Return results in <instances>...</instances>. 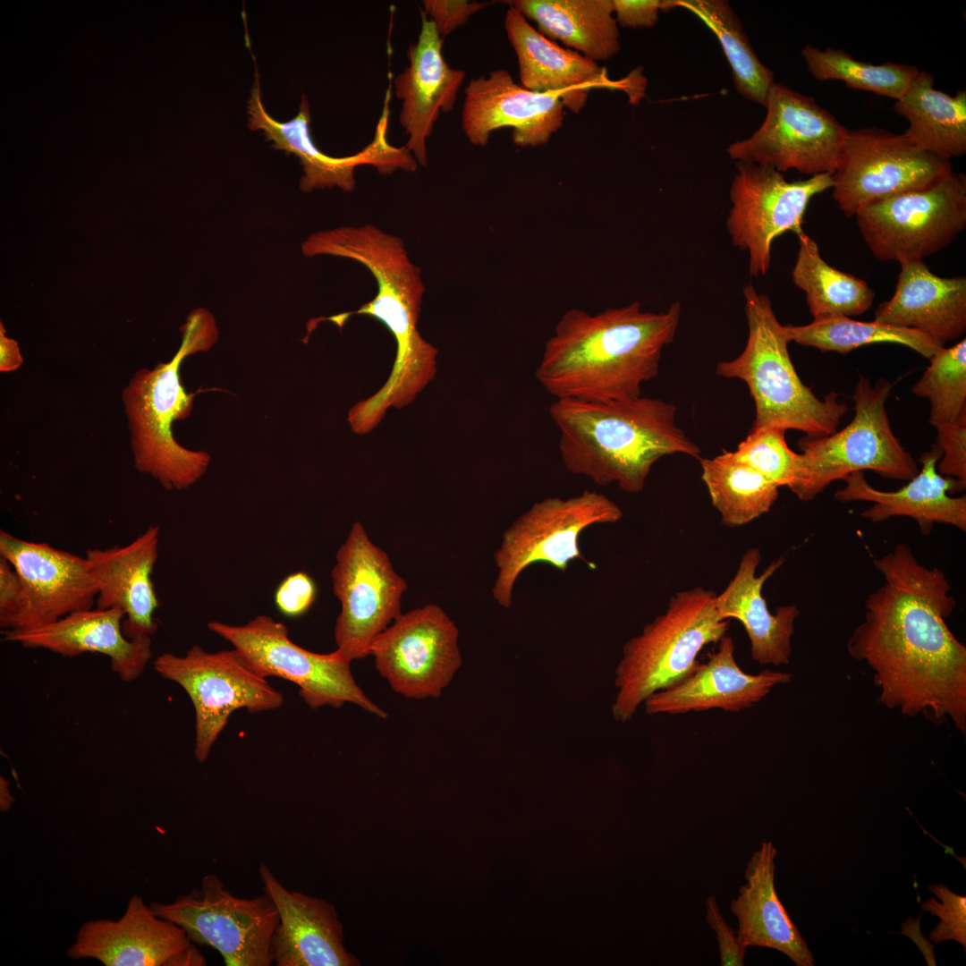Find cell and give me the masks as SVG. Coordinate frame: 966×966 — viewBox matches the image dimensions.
<instances>
[{
	"label": "cell",
	"mask_w": 966,
	"mask_h": 966,
	"mask_svg": "<svg viewBox=\"0 0 966 966\" xmlns=\"http://www.w3.org/2000/svg\"><path fill=\"white\" fill-rule=\"evenodd\" d=\"M874 564L885 581L865 601L849 655L873 670L883 706L936 724L952 722L964 735L966 647L945 622L956 605L949 580L902 543Z\"/></svg>",
	"instance_id": "6da1fadb"
},
{
	"label": "cell",
	"mask_w": 966,
	"mask_h": 966,
	"mask_svg": "<svg viewBox=\"0 0 966 966\" xmlns=\"http://www.w3.org/2000/svg\"><path fill=\"white\" fill-rule=\"evenodd\" d=\"M681 314L680 301L658 313L642 310L639 301L595 315L572 309L546 343L536 378L556 399L640 397L642 384L659 373Z\"/></svg>",
	"instance_id": "7a4b0ae2"
},
{
	"label": "cell",
	"mask_w": 966,
	"mask_h": 966,
	"mask_svg": "<svg viewBox=\"0 0 966 966\" xmlns=\"http://www.w3.org/2000/svg\"><path fill=\"white\" fill-rule=\"evenodd\" d=\"M301 250L307 257L329 255L353 259L366 267L377 281V292L371 301L356 311L327 318L342 327L352 315L370 316L386 326L396 343L395 360L385 385L348 414L352 431L369 433L390 407L400 409L411 403L436 372L437 350L417 328L425 291L420 269L411 262L399 237L372 225L312 233Z\"/></svg>",
	"instance_id": "3957f363"
},
{
	"label": "cell",
	"mask_w": 966,
	"mask_h": 966,
	"mask_svg": "<svg viewBox=\"0 0 966 966\" xmlns=\"http://www.w3.org/2000/svg\"><path fill=\"white\" fill-rule=\"evenodd\" d=\"M676 407L658 398L623 401L556 399L549 414L560 431L564 467L598 485L640 492L665 455L700 459V448L676 424Z\"/></svg>",
	"instance_id": "277c9868"
},
{
	"label": "cell",
	"mask_w": 966,
	"mask_h": 966,
	"mask_svg": "<svg viewBox=\"0 0 966 966\" xmlns=\"http://www.w3.org/2000/svg\"><path fill=\"white\" fill-rule=\"evenodd\" d=\"M182 332L181 345L172 360L152 369L137 370L122 394L134 467L166 490L190 487L202 478L211 461L208 453L179 445L172 424L191 415L196 395L181 383V364L187 356L209 350L218 339V330L212 314L199 309L190 314Z\"/></svg>",
	"instance_id": "5b68a950"
},
{
	"label": "cell",
	"mask_w": 966,
	"mask_h": 966,
	"mask_svg": "<svg viewBox=\"0 0 966 966\" xmlns=\"http://www.w3.org/2000/svg\"><path fill=\"white\" fill-rule=\"evenodd\" d=\"M749 335L742 352L716 364V374L742 380L754 401L756 417L750 429L776 427L828 436L837 430L850 408L830 392L818 398L801 380L791 360L790 343L776 318L770 299L751 284L742 289Z\"/></svg>",
	"instance_id": "8992f818"
},
{
	"label": "cell",
	"mask_w": 966,
	"mask_h": 966,
	"mask_svg": "<svg viewBox=\"0 0 966 966\" xmlns=\"http://www.w3.org/2000/svg\"><path fill=\"white\" fill-rule=\"evenodd\" d=\"M716 595L701 587L677 592L663 614L626 641L614 670L616 721L631 720L648 698L683 681L700 664L699 652L725 635L728 620L720 616Z\"/></svg>",
	"instance_id": "52a82bcc"
},
{
	"label": "cell",
	"mask_w": 966,
	"mask_h": 966,
	"mask_svg": "<svg viewBox=\"0 0 966 966\" xmlns=\"http://www.w3.org/2000/svg\"><path fill=\"white\" fill-rule=\"evenodd\" d=\"M893 385L879 378L872 386L860 375L852 400L855 414L839 431L798 441L794 481L788 488L801 501L813 500L830 483L869 470L890 479L909 481L919 472L917 462L893 432L886 402Z\"/></svg>",
	"instance_id": "ba28073f"
},
{
	"label": "cell",
	"mask_w": 966,
	"mask_h": 966,
	"mask_svg": "<svg viewBox=\"0 0 966 966\" xmlns=\"http://www.w3.org/2000/svg\"><path fill=\"white\" fill-rule=\"evenodd\" d=\"M208 628L232 644L243 663L260 677L275 676L295 683L312 709L352 703L381 718L386 713L357 684L351 661L337 649L327 654L302 648L289 638L288 628L267 614L241 625L218 621Z\"/></svg>",
	"instance_id": "9c48e42d"
},
{
	"label": "cell",
	"mask_w": 966,
	"mask_h": 966,
	"mask_svg": "<svg viewBox=\"0 0 966 966\" xmlns=\"http://www.w3.org/2000/svg\"><path fill=\"white\" fill-rule=\"evenodd\" d=\"M623 516L614 501L596 491L534 503L504 530L494 554L498 573L493 597L509 608L518 577L535 563H547L564 572L571 561L588 562L579 546L581 532L594 524L615 523Z\"/></svg>",
	"instance_id": "30bf717a"
},
{
	"label": "cell",
	"mask_w": 966,
	"mask_h": 966,
	"mask_svg": "<svg viewBox=\"0 0 966 966\" xmlns=\"http://www.w3.org/2000/svg\"><path fill=\"white\" fill-rule=\"evenodd\" d=\"M855 217L879 260H923L965 229L966 176L952 171L929 186L869 205Z\"/></svg>",
	"instance_id": "8fae6325"
},
{
	"label": "cell",
	"mask_w": 966,
	"mask_h": 966,
	"mask_svg": "<svg viewBox=\"0 0 966 966\" xmlns=\"http://www.w3.org/2000/svg\"><path fill=\"white\" fill-rule=\"evenodd\" d=\"M161 918L182 928L191 942L216 949L227 966H270L272 940L279 918L264 893L251 898L233 894L216 874L205 875L199 888L173 902H151Z\"/></svg>",
	"instance_id": "7c38bea8"
},
{
	"label": "cell",
	"mask_w": 966,
	"mask_h": 966,
	"mask_svg": "<svg viewBox=\"0 0 966 966\" xmlns=\"http://www.w3.org/2000/svg\"><path fill=\"white\" fill-rule=\"evenodd\" d=\"M154 669L178 683L189 695L195 711L196 759L207 760L229 716L239 708L250 713L280 708L283 695L253 673L234 650L208 652L192 646L184 656L164 653Z\"/></svg>",
	"instance_id": "4fadbf2b"
},
{
	"label": "cell",
	"mask_w": 966,
	"mask_h": 966,
	"mask_svg": "<svg viewBox=\"0 0 966 966\" xmlns=\"http://www.w3.org/2000/svg\"><path fill=\"white\" fill-rule=\"evenodd\" d=\"M331 577L341 604L334 630L336 649L351 662L362 659L375 638L402 614L407 583L360 521L338 548Z\"/></svg>",
	"instance_id": "5bb4252c"
},
{
	"label": "cell",
	"mask_w": 966,
	"mask_h": 966,
	"mask_svg": "<svg viewBox=\"0 0 966 966\" xmlns=\"http://www.w3.org/2000/svg\"><path fill=\"white\" fill-rule=\"evenodd\" d=\"M760 127L748 139L727 148L731 158L794 169L810 176L833 174L849 130L811 97L775 83Z\"/></svg>",
	"instance_id": "9a60e30c"
},
{
	"label": "cell",
	"mask_w": 966,
	"mask_h": 966,
	"mask_svg": "<svg viewBox=\"0 0 966 966\" xmlns=\"http://www.w3.org/2000/svg\"><path fill=\"white\" fill-rule=\"evenodd\" d=\"M950 160L919 148L902 133L849 130L832 174L833 197L847 217L855 216L869 205L937 182L953 171Z\"/></svg>",
	"instance_id": "2e32d148"
},
{
	"label": "cell",
	"mask_w": 966,
	"mask_h": 966,
	"mask_svg": "<svg viewBox=\"0 0 966 966\" xmlns=\"http://www.w3.org/2000/svg\"><path fill=\"white\" fill-rule=\"evenodd\" d=\"M730 188L726 227L734 246L749 253L752 276L767 275L774 240L786 232L802 234L810 199L833 186L832 174L789 182L773 167L738 161Z\"/></svg>",
	"instance_id": "e0dca14e"
},
{
	"label": "cell",
	"mask_w": 966,
	"mask_h": 966,
	"mask_svg": "<svg viewBox=\"0 0 966 966\" xmlns=\"http://www.w3.org/2000/svg\"><path fill=\"white\" fill-rule=\"evenodd\" d=\"M459 630L436 605L402 614L373 640L369 655L391 688L409 699L437 698L462 665Z\"/></svg>",
	"instance_id": "ac0fdd59"
},
{
	"label": "cell",
	"mask_w": 966,
	"mask_h": 966,
	"mask_svg": "<svg viewBox=\"0 0 966 966\" xmlns=\"http://www.w3.org/2000/svg\"><path fill=\"white\" fill-rule=\"evenodd\" d=\"M388 113V106L385 105L374 139L362 150L352 156L332 157L322 152L311 137L306 96L301 97L299 112L293 118L287 122L275 120L263 106L259 74L256 70L248 101V127L263 131L267 140L273 141V148L300 158L304 172L300 187L303 191L334 186L351 191L355 186L354 169L361 165H371L381 174H390L397 169L416 170L417 162L409 149L394 147L387 140Z\"/></svg>",
	"instance_id": "d6986e66"
},
{
	"label": "cell",
	"mask_w": 966,
	"mask_h": 966,
	"mask_svg": "<svg viewBox=\"0 0 966 966\" xmlns=\"http://www.w3.org/2000/svg\"><path fill=\"white\" fill-rule=\"evenodd\" d=\"M0 555L16 570L23 599L12 629L32 631L95 607L97 587L86 557L0 530Z\"/></svg>",
	"instance_id": "ffe728a7"
},
{
	"label": "cell",
	"mask_w": 966,
	"mask_h": 966,
	"mask_svg": "<svg viewBox=\"0 0 966 966\" xmlns=\"http://www.w3.org/2000/svg\"><path fill=\"white\" fill-rule=\"evenodd\" d=\"M74 960L106 966H202L207 962L182 928L132 895L117 920L93 919L79 928L67 951Z\"/></svg>",
	"instance_id": "44dd1931"
},
{
	"label": "cell",
	"mask_w": 966,
	"mask_h": 966,
	"mask_svg": "<svg viewBox=\"0 0 966 966\" xmlns=\"http://www.w3.org/2000/svg\"><path fill=\"white\" fill-rule=\"evenodd\" d=\"M562 95L538 93L515 83L504 69L471 80L465 88L462 126L474 146L487 145L493 131L513 128V141L521 148L549 141L563 125Z\"/></svg>",
	"instance_id": "7402d4cb"
},
{
	"label": "cell",
	"mask_w": 966,
	"mask_h": 966,
	"mask_svg": "<svg viewBox=\"0 0 966 966\" xmlns=\"http://www.w3.org/2000/svg\"><path fill=\"white\" fill-rule=\"evenodd\" d=\"M420 17L418 39L407 50L409 64L394 78V86L402 100L399 122L408 137L405 147L416 162L426 165V140L440 113L453 109L465 72L447 64L442 52L444 38L422 10Z\"/></svg>",
	"instance_id": "603a6c76"
},
{
	"label": "cell",
	"mask_w": 966,
	"mask_h": 966,
	"mask_svg": "<svg viewBox=\"0 0 966 966\" xmlns=\"http://www.w3.org/2000/svg\"><path fill=\"white\" fill-rule=\"evenodd\" d=\"M265 893L279 921L272 940L277 966H353L359 960L343 945V928L333 904L287 889L264 863L258 868Z\"/></svg>",
	"instance_id": "cb8c5ba5"
},
{
	"label": "cell",
	"mask_w": 966,
	"mask_h": 966,
	"mask_svg": "<svg viewBox=\"0 0 966 966\" xmlns=\"http://www.w3.org/2000/svg\"><path fill=\"white\" fill-rule=\"evenodd\" d=\"M942 451L934 443L919 458L921 470L897 491H882L873 487L865 479L864 471H856L843 478L845 486L834 496L841 503L868 501L873 504L860 515L871 522H880L890 517L908 516L918 523L920 531L928 535L934 523H945L966 530V496H951L962 491L966 482L940 475L936 470Z\"/></svg>",
	"instance_id": "d4e9b609"
},
{
	"label": "cell",
	"mask_w": 966,
	"mask_h": 966,
	"mask_svg": "<svg viewBox=\"0 0 966 966\" xmlns=\"http://www.w3.org/2000/svg\"><path fill=\"white\" fill-rule=\"evenodd\" d=\"M159 533V527L153 525L124 547L86 551L97 587L95 607L123 610V631L130 640L152 637L157 631L154 614L158 599L152 573Z\"/></svg>",
	"instance_id": "484cf974"
},
{
	"label": "cell",
	"mask_w": 966,
	"mask_h": 966,
	"mask_svg": "<svg viewBox=\"0 0 966 966\" xmlns=\"http://www.w3.org/2000/svg\"><path fill=\"white\" fill-rule=\"evenodd\" d=\"M792 680L789 673L764 670L757 674L743 672L734 657V644L724 635L706 663L683 681L657 691L643 703L648 715H679L720 708L740 712L766 698L771 690Z\"/></svg>",
	"instance_id": "4316f807"
},
{
	"label": "cell",
	"mask_w": 966,
	"mask_h": 966,
	"mask_svg": "<svg viewBox=\"0 0 966 966\" xmlns=\"http://www.w3.org/2000/svg\"><path fill=\"white\" fill-rule=\"evenodd\" d=\"M124 616L119 608L93 607L32 631L3 634V640L65 657L102 654L109 658L112 670L123 682H131L140 677L152 657V640L128 639L123 631Z\"/></svg>",
	"instance_id": "83f0119b"
},
{
	"label": "cell",
	"mask_w": 966,
	"mask_h": 966,
	"mask_svg": "<svg viewBox=\"0 0 966 966\" xmlns=\"http://www.w3.org/2000/svg\"><path fill=\"white\" fill-rule=\"evenodd\" d=\"M504 28L517 55L520 80L525 89L538 93H559L564 106L579 113L591 89L614 85L606 69L597 62L551 41L511 5L505 14Z\"/></svg>",
	"instance_id": "f1b7e54d"
},
{
	"label": "cell",
	"mask_w": 966,
	"mask_h": 966,
	"mask_svg": "<svg viewBox=\"0 0 966 966\" xmlns=\"http://www.w3.org/2000/svg\"><path fill=\"white\" fill-rule=\"evenodd\" d=\"M894 295L875 312L878 322L919 331L941 345L966 330V277H942L923 260L900 263Z\"/></svg>",
	"instance_id": "f546056e"
},
{
	"label": "cell",
	"mask_w": 966,
	"mask_h": 966,
	"mask_svg": "<svg viewBox=\"0 0 966 966\" xmlns=\"http://www.w3.org/2000/svg\"><path fill=\"white\" fill-rule=\"evenodd\" d=\"M775 856L773 843L765 841L746 865V881L730 904L738 922L737 939L745 948L760 946L777 950L796 966H814L811 951L776 894Z\"/></svg>",
	"instance_id": "4dcf8cb0"
},
{
	"label": "cell",
	"mask_w": 966,
	"mask_h": 966,
	"mask_svg": "<svg viewBox=\"0 0 966 966\" xmlns=\"http://www.w3.org/2000/svg\"><path fill=\"white\" fill-rule=\"evenodd\" d=\"M761 555L750 548L741 559L738 570L726 588L716 595V606L720 616L738 620L744 627L750 642L753 660L761 665H787L792 655V637L799 609L793 605L783 606L772 614L762 595L763 585L783 564L779 558L758 576L756 575Z\"/></svg>",
	"instance_id": "1f68e13d"
},
{
	"label": "cell",
	"mask_w": 966,
	"mask_h": 966,
	"mask_svg": "<svg viewBox=\"0 0 966 966\" xmlns=\"http://www.w3.org/2000/svg\"><path fill=\"white\" fill-rule=\"evenodd\" d=\"M538 25V30L597 62L621 49L612 0L505 1Z\"/></svg>",
	"instance_id": "d6a6232c"
},
{
	"label": "cell",
	"mask_w": 966,
	"mask_h": 966,
	"mask_svg": "<svg viewBox=\"0 0 966 966\" xmlns=\"http://www.w3.org/2000/svg\"><path fill=\"white\" fill-rule=\"evenodd\" d=\"M894 111L909 127L903 136L919 148L951 159L966 153V90L953 96L935 88L934 77L920 71Z\"/></svg>",
	"instance_id": "836d02e7"
},
{
	"label": "cell",
	"mask_w": 966,
	"mask_h": 966,
	"mask_svg": "<svg viewBox=\"0 0 966 966\" xmlns=\"http://www.w3.org/2000/svg\"><path fill=\"white\" fill-rule=\"evenodd\" d=\"M799 250L792 269L794 284L802 290L813 319L859 316L872 305L875 292L862 279L830 266L814 239L798 236Z\"/></svg>",
	"instance_id": "e575fe53"
},
{
	"label": "cell",
	"mask_w": 966,
	"mask_h": 966,
	"mask_svg": "<svg viewBox=\"0 0 966 966\" xmlns=\"http://www.w3.org/2000/svg\"><path fill=\"white\" fill-rule=\"evenodd\" d=\"M684 8L715 34L731 66L736 90L745 98L766 106L775 83L773 72L752 48L741 20L724 0H665L664 12Z\"/></svg>",
	"instance_id": "d590c367"
},
{
	"label": "cell",
	"mask_w": 966,
	"mask_h": 966,
	"mask_svg": "<svg viewBox=\"0 0 966 966\" xmlns=\"http://www.w3.org/2000/svg\"><path fill=\"white\" fill-rule=\"evenodd\" d=\"M699 461L702 480L724 525L747 524L767 513L778 498L779 487L733 452L724 450Z\"/></svg>",
	"instance_id": "8d00e7d4"
},
{
	"label": "cell",
	"mask_w": 966,
	"mask_h": 966,
	"mask_svg": "<svg viewBox=\"0 0 966 966\" xmlns=\"http://www.w3.org/2000/svg\"><path fill=\"white\" fill-rule=\"evenodd\" d=\"M789 342L817 348L822 352L847 354L864 345L897 343L907 346L930 359L945 346L928 335L910 328L873 321H858L836 316L813 321L804 326H784Z\"/></svg>",
	"instance_id": "74e56055"
},
{
	"label": "cell",
	"mask_w": 966,
	"mask_h": 966,
	"mask_svg": "<svg viewBox=\"0 0 966 966\" xmlns=\"http://www.w3.org/2000/svg\"><path fill=\"white\" fill-rule=\"evenodd\" d=\"M801 55L808 71L818 80H841L851 89L898 100L919 72L915 66L894 62L873 64L852 57L843 49L821 50L805 46Z\"/></svg>",
	"instance_id": "f35d334b"
},
{
	"label": "cell",
	"mask_w": 966,
	"mask_h": 966,
	"mask_svg": "<svg viewBox=\"0 0 966 966\" xmlns=\"http://www.w3.org/2000/svg\"><path fill=\"white\" fill-rule=\"evenodd\" d=\"M911 391L929 400L931 425H966L965 338L934 354Z\"/></svg>",
	"instance_id": "ab89813d"
},
{
	"label": "cell",
	"mask_w": 966,
	"mask_h": 966,
	"mask_svg": "<svg viewBox=\"0 0 966 966\" xmlns=\"http://www.w3.org/2000/svg\"><path fill=\"white\" fill-rule=\"evenodd\" d=\"M785 429L766 427L750 429L737 445L734 454L778 487L795 479L799 453L785 440Z\"/></svg>",
	"instance_id": "60d3db41"
},
{
	"label": "cell",
	"mask_w": 966,
	"mask_h": 966,
	"mask_svg": "<svg viewBox=\"0 0 966 966\" xmlns=\"http://www.w3.org/2000/svg\"><path fill=\"white\" fill-rule=\"evenodd\" d=\"M929 892L939 898H930L922 902L925 911L939 918L940 921L931 930L929 939L935 944L953 940L966 949V896L960 895L943 884L928 886Z\"/></svg>",
	"instance_id": "b9f144b4"
},
{
	"label": "cell",
	"mask_w": 966,
	"mask_h": 966,
	"mask_svg": "<svg viewBox=\"0 0 966 966\" xmlns=\"http://www.w3.org/2000/svg\"><path fill=\"white\" fill-rule=\"evenodd\" d=\"M318 595L315 580L305 572L287 575L277 586L274 601L278 611L291 618L305 614Z\"/></svg>",
	"instance_id": "7bdbcfd3"
},
{
	"label": "cell",
	"mask_w": 966,
	"mask_h": 966,
	"mask_svg": "<svg viewBox=\"0 0 966 966\" xmlns=\"http://www.w3.org/2000/svg\"><path fill=\"white\" fill-rule=\"evenodd\" d=\"M936 443L942 457L937 472L945 477L966 482V425L936 424Z\"/></svg>",
	"instance_id": "ee69618b"
},
{
	"label": "cell",
	"mask_w": 966,
	"mask_h": 966,
	"mask_svg": "<svg viewBox=\"0 0 966 966\" xmlns=\"http://www.w3.org/2000/svg\"><path fill=\"white\" fill-rule=\"evenodd\" d=\"M421 9L442 38L464 25L471 15L485 7L484 3L464 0H425Z\"/></svg>",
	"instance_id": "f6af8a7d"
},
{
	"label": "cell",
	"mask_w": 966,
	"mask_h": 966,
	"mask_svg": "<svg viewBox=\"0 0 966 966\" xmlns=\"http://www.w3.org/2000/svg\"><path fill=\"white\" fill-rule=\"evenodd\" d=\"M706 919L715 931L719 948L721 966H742L746 948L737 939L736 932L724 919L717 902L713 895L706 900Z\"/></svg>",
	"instance_id": "bcb514c9"
},
{
	"label": "cell",
	"mask_w": 966,
	"mask_h": 966,
	"mask_svg": "<svg viewBox=\"0 0 966 966\" xmlns=\"http://www.w3.org/2000/svg\"><path fill=\"white\" fill-rule=\"evenodd\" d=\"M23 589L21 579L12 565L0 555V628L10 631L21 610Z\"/></svg>",
	"instance_id": "7dc6e473"
},
{
	"label": "cell",
	"mask_w": 966,
	"mask_h": 966,
	"mask_svg": "<svg viewBox=\"0 0 966 966\" xmlns=\"http://www.w3.org/2000/svg\"><path fill=\"white\" fill-rule=\"evenodd\" d=\"M615 20L623 27L650 28L658 21L663 0H612Z\"/></svg>",
	"instance_id": "c3c4849f"
},
{
	"label": "cell",
	"mask_w": 966,
	"mask_h": 966,
	"mask_svg": "<svg viewBox=\"0 0 966 966\" xmlns=\"http://www.w3.org/2000/svg\"><path fill=\"white\" fill-rule=\"evenodd\" d=\"M22 362L23 360L17 342L4 335V329L1 324L0 371L4 373L14 371L22 365Z\"/></svg>",
	"instance_id": "681fc988"
},
{
	"label": "cell",
	"mask_w": 966,
	"mask_h": 966,
	"mask_svg": "<svg viewBox=\"0 0 966 966\" xmlns=\"http://www.w3.org/2000/svg\"><path fill=\"white\" fill-rule=\"evenodd\" d=\"M0 789H1V809L2 810H6L12 805V803L13 801V797L11 795V792H10V790H9V783H8V781L5 780L4 778H3L2 776H1V779H0Z\"/></svg>",
	"instance_id": "f907efd6"
}]
</instances>
